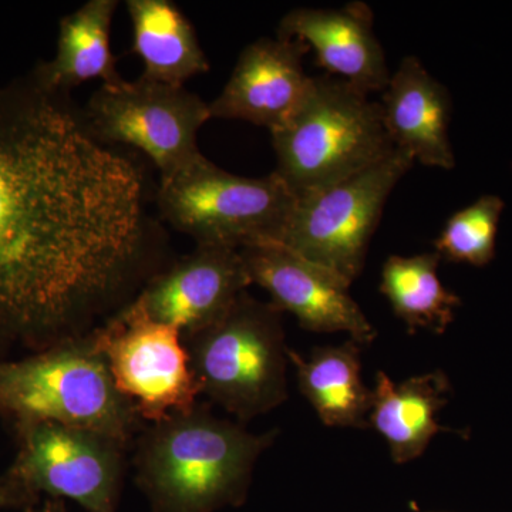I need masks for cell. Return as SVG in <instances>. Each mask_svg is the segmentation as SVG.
<instances>
[{
    "mask_svg": "<svg viewBox=\"0 0 512 512\" xmlns=\"http://www.w3.org/2000/svg\"><path fill=\"white\" fill-rule=\"evenodd\" d=\"M57 96L0 92V330L42 350L97 328L147 247L143 171Z\"/></svg>",
    "mask_w": 512,
    "mask_h": 512,
    "instance_id": "cell-1",
    "label": "cell"
},
{
    "mask_svg": "<svg viewBox=\"0 0 512 512\" xmlns=\"http://www.w3.org/2000/svg\"><path fill=\"white\" fill-rule=\"evenodd\" d=\"M278 430L255 434L208 403L148 423L134 448V483L151 512H214L244 500Z\"/></svg>",
    "mask_w": 512,
    "mask_h": 512,
    "instance_id": "cell-2",
    "label": "cell"
},
{
    "mask_svg": "<svg viewBox=\"0 0 512 512\" xmlns=\"http://www.w3.org/2000/svg\"><path fill=\"white\" fill-rule=\"evenodd\" d=\"M0 414L15 427L53 421L126 446L144 427L114 384L94 329L18 362H0Z\"/></svg>",
    "mask_w": 512,
    "mask_h": 512,
    "instance_id": "cell-3",
    "label": "cell"
},
{
    "mask_svg": "<svg viewBox=\"0 0 512 512\" xmlns=\"http://www.w3.org/2000/svg\"><path fill=\"white\" fill-rule=\"evenodd\" d=\"M271 136L274 173L295 200L362 173L396 150L379 101L329 74L312 76L298 109Z\"/></svg>",
    "mask_w": 512,
    "mask_h": 512,
    "instance_id": "cell-4",
    "label": "cell"
},
{
    "mask_svg": "<svg viewBox=\"0 0 512 512\" xmlns=\"http://www.w3.org/2000/svg\"><path fill=\"white\" fill-rule=\"evenodd\" d=\"M202 396L239 423L288 399V346L282 312L242 293L224 318L184 340Z\"/></svg>",
    "mask_w": 512,
    "mask_h": 512,
    "instance_id": "cell-5",
    "label": "cell"
},
{
    "mask_svg": "<svg viewBox=\"0 0 512 512\" xmlns=\"http://www.w3.org/2000/svg\"><path fill=\"white\" fill-rule=\"evenodd\" d=\"M295 197L275 173H228L204 154L160 178L157 205L171 227L198 247L241 249L274 244Z\"/></svg>",
    "mask_w": 512,
    "mask_h": 512,
    "instance_id": "cell-6",
    "label": "cell"
},
{
    "mask_svg": "<svg viewBox=\"0 0 512 512\" xmlns=\"http://www.w3.org/2000/svg\"><path fill=\"white\" fill-rule=\"evenodd\" d=\"M414 160L393 151L362 173L296 198L274 245L315 262L352 286L366 264L387 200Z\"/></svg>",
    "mask_w": 512,
    "mask_h": 512,
    "instance_id": "cell-7",
    "label": "cell"
},
{
    "mask_svg": "<svg viewBox=\"0 0 512 512\" xmlns=\"http://www.w3.org/2000/svg\"><path fill=\"white\" fill-rule=\"evenodd\" d=\"M82 114L97 140L137 148L153 161L160 178L201 156L198 131L211 120L210 104L198 94L143 77L103 84Z\"/></svg>",
    "mask_w": 512,
    "mask_h": 512,
    "instance_id": "cell-8",
    "label": "cell"
},
{
    "mask_svg": "<svg viewBox=\"0 0 512 512\" xmlns=\"http://www.w3.org/2000/svg\"><path fill=\"white\" fill-rule=\"evenodd\" d=\"M18 454L3 477L39 498L72 500L87 512H117L126 444L53 421L15 427Z\"/></svg>",
    "mask_w": 512,
    "mask_h": 512,
    "instance_id": "cell-9",
    "label": "cell"
},
{
    "mask_svg": "<svg viewBox=\"0 0 512 512\" xmlns=\"http://www.w3.org/2000/svg\"><path fill=\"white\" fill-rule=\"evenodd\" d=\"M114 384L147 423L188 412L200 386L180 332L148 318L133 301L94 329Z\"/></svg>",
    "mask_w": 512,
    "mask_h": 512,
    "instance_id": "cell-10",
    "label": "cell"
},
{
    "mask_svg": "<svg viewBox=\"0 0 512 512\" xmlns=\"http://www.w3.org/2000/svg\"><path fill=\"white\" fill-rule=\"evenodd\" d=\"M241 255L252 284L265 289L272 305L295 316L303 329L346 333L360 346L377 338L340 276L274 244L241 249Z\"/></svg>",
    "mask_w": 512,
    "mask_h": 512,
    "instance_id": "cell-11",
    "label": "cell"
},
{
    "mask_svg": "<svg viewBox=\"0 0 512 512\" xmlns=\"http://www.w3.org/2000/svg\"><path fill=\"white\" fill-rule=\"evenodd\" d=\"M252 285L238 249L198 247L147 281L133 299L148 318L188 340L227 315Z\"/></svg>",
    "mask_w": 512,
    "mask_h": 512,
    "instance_id": "cell-12",
    "label": "cell"
},
{
    "mask_svg": "<svg viewBox=\"0 0 512 512\" xmlns=\"http://www.w3.org/2000/svg\"><path fill=\"white\" fill-rule=\"evenodd\" d=\"M308 46L296 39L261 37L249 43L217 99L211 119L242 120L278 130L295 113L312 76L303 69Z\"/></svg>",
    "mask_w": 512,
    "mask_h": 512,
    "instance_id": "cell-13",
    "label": "cell"
},
{
    "mask_svg": "<svg viewBox=\"0 0 512 512\" xmlns=\"http://www.w3.org/2000/svg\"><path fill=\"white\" fill-rule=\"evenodd\" d=\"M278 36L305 43L329 76L360 92L383 93L392 77L375 32V15L365 2L292 9L279 22Z\"/></svg>",
    "mask_w": 512,
    "mask_h": 512,
    "instance_id": "cell-14",
    "label": "cell"
},
{
    "mask_svg": "<svg viewBox=\"0 0 512 512\" xmlns=\"http://www.w3.org/2000/svg\"><path fill=\"white\" fill-rule=\"evenodd\" d=\"M379 103L394 147L426 167H456L448 137L453 101L447 87L430 74L420 59L404 57Z\"/></svg>",
    "mask_w": 512,
    "mask_h": 512,
    "instance_id": "cell-15",
    "label": "cell"
},
{
    "mask_svg": "<svg viewBox=\"0 0 512 512\" xmlns=\"http://www.w3.org/2000/svg\"><path fill=\"white\" fill-rule=\"evenodd\" d=\"M448 380L443 372L414 376L394 383L383 370L377 372L369 426L389 446L394 463L406 464L423 456L443 426L437 414L446 406Z\"/></svg>",
    "mask_w": 512,
    "mask_h": 512,
    "instance_id": "cell-16",
    "label": "cell"
},
{
    "mask_svg": "<svg viewBox=\"0 0 512 512\" xmlns=\"http://www.w3.org/2000/svg\"><path fill=\"white\" fill-rule=\"evenodd\" d=\"M288 357L302 396L325 426L369 429L373 390L362 380L359 343L316 348L309 357L289 348Z\"/></svg>",
    "mask_w": 512,
    "mask_h": 512,
    "instance_id": "cell-17",
    "label": "cell"
},
{
    "mask_svg": "<svg viewBox=\"0 0 512 512\" xmlns=\"http://www.w3.org/2000/svg\"><path fill=\"white\" fill-rule=\"evenodd\" d=\"M133 25V52L144 64L140 77L184 87L197 74L210 72L197 32L171 0H127Z\"/></svg>",
    "mask_w": 512,
    "mask_h": 512,
    "instance_id": "cell-18",
    "label": "cell"
},
{
    "mask_svg": "<svg viewBox=\"0 0 512 512\" xmlns=\"http://www.w3.org/2000/svg\"><path fill=\"white\" fill-rule=\"evenodd\" d=\"M119 2L89 0L60 22L55 59L43 64L37 84L60 94L89 80L120 83L116 57L111 52V23Z\"/></svg>",
    "mask_w": 512,
    "mask_h": 512,
    "instance_id": "cell-19",
    "label": "cell"
},
{
    "mask_svg": "<svg viewBox=\"0 0 512 512\" xmlns=\"http://www.w3.org/2000/svg\"><path fill=\"white\" fill-rule=\"evenodd\" d=\"M440 261L441 256L434 251L392 255L383 264L380 292L410 333L429 330L443 335L460 306V298L441 282Z\"/></svg>",
    "mask_w": 512,
    "mask_h": 512,
    "instance_id": "cell-20",
    "label": "cell"
},
{
    "mask_svg": "<svg viewBox=\"0 0 512 512\" xmlns=\"http://www.w3.org/2000/svg\"><path fill=\"white\" fill-rule=\"evenodd\" d=\"M504 208L503 198L483 195L463 210L454 212L434 241L437 254L441 259L460 264H490Z\"/></svg>",
    "mask_w": 512,
    "mask_h": 512,
    "instance_id": "cell-21",
    "label": "cell"
},
{
    "mask_svg": "<svg viewBox=\"0 0 512 512\" xmlns=\"http://www.w3.org/2000/svg\"><path fill=\"white\" fill-rule=\"evenodd\" d=\"M37 503H39V498L26 493L25 490L5 480V478L0 480V511L6 510V508H22V510H25L30 505H36Z\"/></svg>",
    "mask_w": 512,
    "mask_h": 512,
    "instance_id": "cell-22",
    "label": "cell"
},
{
    "mask_svg": "<svg viewBox=\"0 0 512 512\" xmlns=\"http://www.w3.org/2000/svg\"><path fill=\"white\" fill-rule=\"evenodd\" d=\"M23 512H69V510H67L64 500H60V498H47L40 507H37V504L30 505Z\"/></svg>",
    "mask_w": 512,
    "mask_h": 512,
    "instance_id": "cell-23",
    "label": "cell"
}]
</instances>
